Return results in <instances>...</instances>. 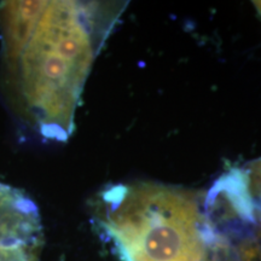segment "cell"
Masks as SVG:
<instances>
[{
  "label": "cell",
  "instance_id": "obj_1",
  "mask_svg": "<svg viewBox=\"0 0 261 261\" xmlns=\"http://www.w3.org/2000/svg\"><path fill=\"white\" fill-rule=\"evenodd\" d=\"M2 81L10 108L48 140H67L97 48L94 6L69 0L0 5Z\"/></svg>",
  "mask_w": 261,
  "mask_h": 261
},
{
  "label": "cell",
  "instance_id": "obj_2",
  "mask_svg": "<svg viewBox=\"0 0 261 261\" xmlns=\"http://www.w3.org/2000/svg\"><path fill=\"white\" fill-rule=\"evenodd\" d=\"M98 221L122 261H204L205 226L194 195L160 184L104 191Z\"/></svg>",
  "mask_w": 261,
  "mask_h": 261
},
{
  "label": "cell",
  "instance_id": "obj_3",
  "mask_svg": "<svg viewBox=\"0 0 261 261\" xmlns=\"http://www.w3.org/2000/svg\"><path fill=\"white\" fill-rule=\"evenodd\" d=\"M254 4H255L256 9L259 10V12H260V15H261V2H255V3H254Z\"/></svg>",
  "mask_w": 261,
  "mask_h": 261
}]
</instances>
